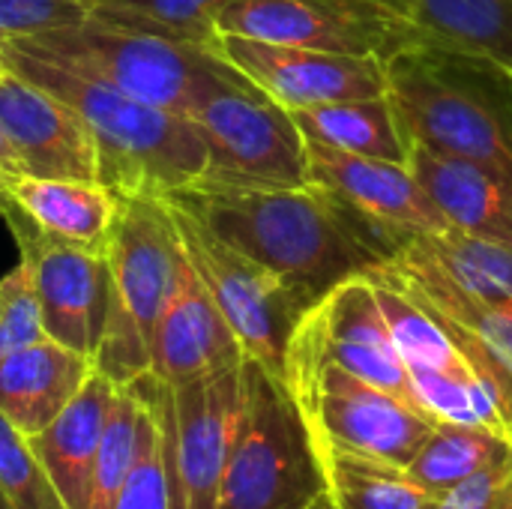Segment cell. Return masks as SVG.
<instances>
[{"instance_id":"obj_1","label":"cell","mask_w":512,"mask_h":509,"mask_svg":"<svg viewBox=\"0 0 512 509\" xmlns=\"http://www.w3.org/2000/svg\"><path fill=\"white\" fill-rule=\"evenodd\" d=\"M165 198L192 210L237 252L279 273L312 306L339 282L390 261L402 243L396 225L315 183L294 189L192 183Z\"/></svg>"},{"instance_id":"obj_2","label":"cell","mask_w":512,"mask_h":509,"mask_svg":"<svg viewBox=\"0 0 512 509\" xmlns=\"http://www.w3.org/2000/svg\"><path fill=\"white\" fill-rule=\"evenodd\" d=\"M0 63L72 105L99 150V183L120 195L165 198L201 180L207 150L186 114L132 99L72 69L0 42Z\"/></svg>"},{"instance_id":"obj_3","label":"cell","mask_w":512,"mask_h":509,"mask_svg":"<svg viewBox=\"0 0 512 509\" xmlns=\"http://www.w3.org/2000/svg\"><path fill=\"white\" fill-rule=\"evenodd\" d=\"M387 99L408 147L471 159L512 177V78L432 48L387 60Z\"/></svg>"},{"instance_id":"obj_4","label":"cell","mask_w":512,"mask_h":509,"mask_svg":"<svg viewBox=\"0 0 512 509\" xmlns=\"http://www.w3.org/2000/svg\"><path fill=\"white\" fill-rule=\"evenodd\" d=\"M6 45L186 117L210 93L246 81L219 48L111 27L93 18Z\"/></svg>"},{"instance_id":"obj_5","label":"cell","mask_w":512,"mask_h":509,"mask_svg":"<svg viewBox=\"0 0 512 509\" xmlns=\"http://www.w3.org/2000/svg\"><path fill=\"white\" fill-rule=\"evenodd\" d=\"M105 258L111 294L93 369L117 387H126L150 372L156 321L186 267V249L165 198L120 195Z\"/></svg>"},{"instance_id":"obj_6","label":"cell","mask_w":512,"mask_h":509,"mask_svg":"<svg viewBox=\"0 0 512 509\" xmlns=\"http://www.w3.org/2000/svg\"><path fill=\"white\" fill-rule=\"evenodd\" d=\"M324 492L318 447L288 384L246 357L240 420L216 509H303Z\"/></svg>"},{"instance_id":"obj_7","label":"cell","mask_w":512,"mask_h":509,"mask_svg":"<svg viewBox=\"0 0 512 509\" xmlns=\"http://www.w3.org/2000/svg\"><path fill=\"white\" fill-rule=\"evenodd\" d=\"M285 384L318 444L348 447L402 468L411 465L438 423L426 411L333 363L300 324L288 342Z\"/></svg>"},{"instance_id":"obj_8","label":"cell","mask_w":512,"mask_h":509,"mask_svg":"<svg viewBox=\"0 0 512 509\" xmlns=\"http://www.w3.org/2000/svg\"><path fill=\"white\" fill-rule=\"evenodd\" d=\"M186 258L234 330L243 354L285 381L288 342L312 303L279 273L216 237L192 210L168 201Z\"/></svg>"},{"instance_id":"obj_9","label":"cell","mask_w":512,"mask_h":509,"mask_svg":"<svg viewBox=\"0 0 512 509\" xmlns=\"http://www.w3.org/2000/svg\"><path fill=\"white\" fill-rule=\"evenodd\" d=\"M132 387L156 414L174 509H216L240 420L243 363L177 387L147 372Z\"/></svg>"},{"instance_id":"obj_10","label":"cell","mask_w":512,"mask_h":509,"mask_svg":"<svg viewBox=\"0 0 512 509\" xmlns=\"http://www.w3.org/2000/svg\"><path fill=\"white\" fill-rule=\"evenodd\" d=\"M207 168L198 183L225 189H294L309 183L306 138L288 108L249 81L210 93L189 111Z\"/></svg>"},{"instance_id":"obj_11","label":"cell","mask_w":512,"mask_h":509,"mask_svg":"<svg viewBox=\"0 0 512 509\" xmlns=\"http://www.w3.org/2000/svg\"><path fill=\"white\" fill-rule=\"evenodd\" d=\"M216 33L390 60L426 48L411 0H231Z\"/></svg>"},{"instance_id":"obj_12","label":"cell","mask_w":512,"mask_h":509,"mask_svg":"<svg viewBox=\"0 0 512 509\" xmlns=\"http://www.w3.org/2000/svg\"><path fill=\"white\" fill-rule=\"evenodd\" d=\"M219 54L288 111L387 93V60L219 33Z\"/></svg>"},{"instance_id":"obj_13","label":"cell","mask_w":512,"mask_h":509,"mask_svg":"<svg viewBox=\"0 0 512 509\" xmlns=\"http://www.w3.org/2000/svg\"><path fill=\"white\" fill-rule=\"evenodd\" d=\"M0 213L15 234L18 255L33 267L45 336L93 360L108 315V258L42 234L12 207H0Z\"/></svg>"},{"instance_id":"obj_14","label":"cell","mask_w":512,"mask_h":509,"mask_svg":"<svg viewBox=\"0 0 512 509\" xmlns=\"http://www.w3.org/2000/svg\"><path fill=\"white\" fill-rule=\"evenodd\" d=\"M0 132L27 177L99 180V150L84 117L6 66L0 69Z\"/></svg>"},{"instance_id":"obj_15","label":"cell","mask_w":512,"mask_h":509,"mask_svg":"<svg viewBox=\"0 0 512 509\" xmlns=\"http://www.w3.org/2000/svg\"><path fill=\"white\" fill-rule=\"evenodd\" d=\"M300 327L333 363L420 408L411 387V372L393 345L369 273L339 282L303 315Z\"/></svg>"},{"instance_id":"obj_16","label":"cell","mask_w":512,"mask_h":509,"mask_svg":"<svg viewBox=\"0 0 512 509\" xmlns=\"http://www.w3.org/2000/svg\"><path fill=\"white\" fill-rule=\"evenodd\" d=\"M243 360L246 354L234 330L186 258L177 288L171 291L153 330L150 372L159 381L177 387L234 369Z\"/></svg>"},{"instance_id":"obj_17","label":"cell","mask_w":512,"mask_h":509,"mask_svg":"<svg viewBox=\"0 0 512 509\" xmlns=\"http://www.w3.org/2000/svg\"><path fill=\"white\" fill-rule=\"evenodd\" d=\"M306 171L309 183L324 186L357 210L411 234H438L447 228L444 216L435 210L408 162L357 156L306 141Z\"/></svg>"},{"instance_id":"obj_18","label":"cell","mask_w":512,"mask_h":509,"mask_svg":"<svg viewBox=\"0 0 512 509\" xmlns=\"http://www.w3.org/2000/svg\"><path fill=\"white\" fill-rule=\"evenodd\" d=\"M405 162L444 216L447 228L512 246L510 174L426 147H408Z\"/></svg>"},{"instance_id":"obj_19","label":"cell","mask_w":512,"mask_h":509,"mask_svg":"<svg viewBox=\"0 0 512 509\" xmlns=\"http://www.w3.org/2000/svg\"><path fill=\"white\" fill-rule=\"evenodd\" d=\"M3 207L21 213L42 234L99 252H108L120 195L99 180H54V177H6Z\"/></svg>"},{"instance_id":"obj_20","label":"cell","mask_w":512,"mask_h":509,"mask_svg":"<svg viewBox=\"0 0 512 509\" xmlns=\"http://www.w3.org/2000/svg\"><path fill=\"white\" fill-rule=\"evenodd\" d=\"M117 390L114 381L93 369L75 399L30 438L36 459L48 471L66 509H90L93 465Z\"/></svg>"},{"instance_id":"obj_21","label":"cell","mask_w":512,"mask_h":509,"mask_svg":"<svg viewBox=\"0 0 512 509\" xmlns=\"http://www.w3.org/2000/svg\"><path fill=\"white\" fill-rule=\"evenodd\" d=\"M93 360L39 339L0 360V414L27 438L39 435L84 387Z\"/></svg>"},{"instance_id":"obj_22","label":"cell","mask_w":512,"mask_h":509,"mask_svg":"<svg viewBox=\"0 0 512 509\" xmlns=\"http://www.w3.org/2000/svg\"><path fill=\"white\" fill-rule=\"evenodd\" d=\"M426 48L512 78V0H411Z\"/></svg>"},{"instance_id":"obj_23","label":"cell","mask_w":512,"mask_h":509,"mask_svg":"<svg viewBox=\"0 0 512 509\" xmlns=\"http://www.w3.org/2000/svg\"><path fill=\"white\" fill-rule=\"evenodd\" d=\"M372 273H381V276L399 282L402 288L417 294L429 309H435L456 327L474 333L492 354H498L512 369V300L474 297L465 288H459L456 282H450L432 264L417 261L405 252L372 267Z\"/></svg>"},{"instance_id":"obj_24","label":"cell","mask_w":512,"mask_h":509,"mask_svg":"<svg viewBox=\"0 0 512 509\" xmlns=\"http://www.w3.org/2000/svg\"><path fill=\"white\" fill-rule=\"evenodd\" d=\"M318 459L327 480V495L339 509H432L435 492L420 486L408 468L336 447L318 444Z\"/></svg>"},{"instance_id":"obj_25","label":"cell","mask_w":512,"mask_h":509,"mask_svg":"<svg viewBox=\"0 0 512 509\" xmlns=\"http://www.w3.org/2000/svg\"><path fill=\"white\" fill-rule=\"evenodd\" d=\"M291 117L306 141H318L372 159H393V162L408 159V144L402 138L387 93L372 99L312 105V108L291 111Z\"/></svg>"},{"instance_id":"obj_26","label":"cell","mask_w":512,"mask_h":509,"mask_svg":"<svg viewBox=\"0 0 512 509\" xmlns=\"http://www.w3.org/2000/svg\"><path fill=\"white\" fill-rule=\"evenodd\" d=\"M405 255L432 264L450 282L483 300H512V246L483 237H471L453 228L438 234H420Z\"/></svg>"},{"instance_id":"obj_27","label":"cell","mask_w":512,"mask_h":509,"mask_svg":"<svg viewBox=\"0 0 512 509\" xmlns=\"http://www.w3.org/2000/svg\"><path fill=\"white\" fill-rule=\"evenodd\" d=\"M378 303L387 321V330L393 336V345L399 357L405 360L408 372H456L468 369L465 357L459 354L447 324L441 315H435L417 294L402 288L399 282L372 273Z\"/></svg>"},{"instance_id":"obj_28","label":"cell","mask_w":512,"mask_h":509,"mask_svg":"<svg viewBox=\"0 0 512 509\" xmlns=\"http://www.w3.org/2000/svg\"><path fill=\"white\" fill-rule=\"evenodd\" d=\"M512 456V441L501 438L492 429L480 426H456V423H435L423 447L408 465V474L435 495L459 486L462 480L474 477L477 471L504 462Z\"/></svg>"},{"instance_id":"obj_29","label":"cell","mask_w":512,"mask_h":509,"mask_svg":"<svg viewBox=\"0 0 512 509\" xmlns=\"http://www.w3.org/2000/svg\"><path fill=\"white\" fill-rule=\"evenodd\" d=\"M231 0H87L90 18L216 48V12Z\"/></svg>"},{"instance_id":"obj_30","label":"cell","mask_w":512,"mask_h":509,"mask_svg":"<svg viewBox=\"0 0 512 509\" xmlns=\"http://www.w3.org/2000/svg\"><path fill=\"white\" fill-rule=\"evenodd\" d=\"M141 417H144V402L135 393V387H120L108 420L105 432L99 441L96 465H93V492H90V509H111L120 486L126 483L135 453H138V435H141Z\"/></svg>"},{"instance_id":"obj_31","label":"cell","mask_w":512,"mask_h":509,"mask_svg":"<svg viewBox=\"0 0 512 509\" xmlns=\"http://www.w3.org/2000/svg\"><path fill=\"white\" fill-rule=\"evenodd\" d=\"M0 498L12 509H66L30 438L0 414Z\"/></svg>"},{"instance_id":"obj_32","label":"cell","mask_w":512,"mask_h":509,"mask_svg":"<svg viewBox=\"0 0 512 509\" xmlns=\"http://www.w3.org/2000/svg\"><path fill=\"white\" fill-rule=\"evenodd\" d=\"M132 387V384H129ZM138 393V390H135ZM144 402V399H141ZM111 509H174L171 501V477L165 462V444L156 423V414L144 402L141 417V435H138V453L132 462V471L126 483L120 486Z\"/></svg>"},{"instance_id":"obj_33","label":"cell","mask_w":512,"mask_h":509,"mask_svg":"<svg viewBox=\"0 0 512 509\" xmlns=\"http://www.w3.org/2000/svg\"><path fill=\"white\" fill-rule=\"evenodd\" d=\"M39 339H45V327L33 267L24 255H18V264L0 279V360Z\"/></svg>"},{"instance_id":"obj_34","label":"cell","mask_w":512,"mask_h":509,"mask_svg":"<svg viewBox=\"0 0 512 509\" xmlns=\"http://www.w3.org/2000/svg\"><path fill=\"white\" fill-rule=\"evenodd\" d=\"M90 21L87 0H0V42Z\"/></svg>"},{"instance_id":"obj_35","label":"cell","mask_w":512,"mask_h":509,"mask_svg":"<svg viewBox=\"0 0 512 509\" xmlns=\"http://www.w3.org/2000/svg\"><path fill=\"white\" fill-rule=\"evenodd\" d=\"M512 477V456L504 462H495L474 477L462 480L459 486L447 489L444 495L435 498L432 509H495L504 483Z\"/></svg>"},{"instance_id":"obj_36","label":"cell","mask_w":512,"mask_h":509,"mask_svg":"<svg viewBox=\"0 0 512 509\" xmlns=\"http://www.w3.org/2000/svg\"><path fill=\"white\" fill-rule=\"evenodd\" d=\"M21 174V162L15 156V150L9 147L6 135L0 132V177H18Z\"/></svg>"},{"instance_id":"obj_37","label":"cell","mask_w":512,"mask_h":509,"mask_svg":"<svg viewBox=\"0 0 512 509\" xmlns=\"http://www.w3.org/2000/svg\"><path fill=\"white\" fill-rule=\"evenodd\" d=\"M495 509H512V477L504 483V489H501V498H498V504Z\"/></svg>"},{"instance_id":"obj_38","label":"cell","mask_w":512,"mask_h":509,"mask_svg":"<svg viewBox=\"0 0 512 509\" xmlns=\"http://www.w3.org/2000/svg\"><path fill=\"white\" fill-rule=\"evenodd\" d=\"M303 509H339V507H336V501L324 492V495H318L309 507H303Z\"/></svg>"},{"instance_id":"obj_39","label":"cell","mask_w":512,"mask_h":509,"mask_svg":"<svg viewBox=\"0 0 512 509\" xmlns=\"http://www.w3.org/2000/svg\"><path fill=\"white\" fill-rule=\"evenodd\" d=\"M3 201H6V195H3V183H0V207H3Z\"/></svg>"},{"instance_id":"obj_40","label":"cell","mask_w":512,"mask_h":509,"mask_svg":"<svg viewBox=\"0 0 512 509\" xmlns=\"http://www.w3.org/2000/svg\"><path fill=\"white\" fill-rule=\"evenodd\" d=\"M0 509H12V507H9V504H6V501L0 498Z\"/></svg>"},{"instance_id":"obj_41","label":"cell","mask_w":512,"mask_h":509,"mask_svg":"<svg viewBox=\"0 0 512 509\" xmlns=\"http://www.w3.org/2000/svg\"><path fill=\"white\" fill-rule=\"evenodd\" d=\"M3 180H6V177H0V183H3Z\"/></svg>"},{"instance_id":"obj_42","label":"cell","mask_w":512,"mask_h":509,"mask_svg":"<svg viewBox=\"0 0 512 509\" xmlns=\"http://www.w3.org/2000/svg\"><path fill=\"white\" fill-rule=\"evenodd\" d=\"M0 69H3V63H0Z\"/></svg>"}]
</instances>
